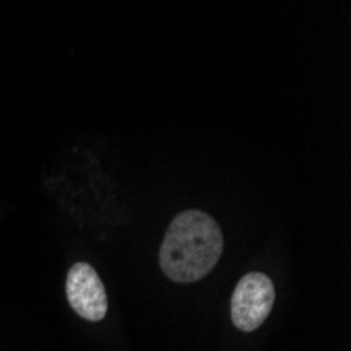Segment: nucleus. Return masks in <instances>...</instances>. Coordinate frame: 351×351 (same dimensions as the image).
Instances as JSON below:
<instances>
[{"instance_id": "f257e3e1", "label": "nucleus", "mask_w": 351, "mask_h": 351, "mask_svg": "<svg viewBox=\"0 0 351 351\" xmlns=\"http://www.w3.org/2000/svg\"><path fill=\"white\" fill-rule=\"evenodd\" d=\"M223 252L219 223L202 210L179 213L167 230L160 248V267L173 282L204 278Z\"/></svg>"}, {"instance_id": "f03ea898", "label": "nucleus", "mask_w": 351, "mask_h": 351, "mask_svg": "<svg viewBox=\"0 0 351 351\" xmlns=\"http://www.w3.org/2000/svg\"><path fill=\"white\" fill-rule=\"evenodd\" d=\"M276 291L265 274H246L232 295V322L244 332L259 328L274 307Z\"/></svg>"}, {"instance_id": "7ed1b4c3", "label": "nucleus", "mask_w": 351, "mask_h": 351, "mask_svg": "<svg viewBox=\"0 0 351 351\" xmlns=\"http://www.w3.org/2000/svg\"><path fill=\"white\" fill-rule=\"evenodd\" d=\"M66 293L72 309L88 322H99L108 313V295L104 282L90 265L76 263L66 282Z\"/></svg>"}]
</instances>
